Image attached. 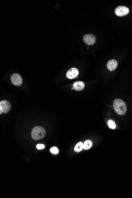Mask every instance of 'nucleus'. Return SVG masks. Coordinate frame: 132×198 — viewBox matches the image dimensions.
<instances>
[{
  "instance_id": "nucleus-1",
  "label": "nucleus",
  "mask_w": 132,
  "mask_h": 198,
  "mask_svg": "<svg viewBox=\"0 0 132 198\" xmlns=\"http://www.w3.org/2000/svg\"><path fill=\"white\" fill-rule=\"evenodd\" d=\"M113 107L115 112L118 115H124L127 112V107L126 103L119 98L114 100Z\"/></svg>"
},
{
  "instance_id": "nucleus-2",
  "label": "nucleus",
  "mask_w": 132,
  "mask_h": 198,
  "mask_svg": "<svg viewBox=\"0 0 132 198\" xmlns=\"http://www.w3.org/2000/svg\"><path fill=\"white\" fill-rule=\"evenodd\" d=\"M46 131L43 128L40 126L35 127L31 131V137L35 141L42 139L46 135Z\"/></svg>"
},
{
  "instance_id": "nucleus-3",
  "label": "nucleus",
  "mask_w": 132,
  "mask_h": 198,
  "mask_svg": "<svg viewBox=\"0 0 132 198\" xmlns=\"http://www.w3.org/2000/svg\"><path fill=\"white\" fill-rule=\"evenodd\" d=\"M129 12V10L127 7L119 6L115 9V13L118 16L122 17L127 15Z\"/></svg>"
},
{
  "instance_id": "nucleus-4",
  "label": "nucleus",
  "mask_w": 132,
  "mask_h": 198,
  "mask_svg": "<svg viewBox=\"0 0 132 198\" xmlns=\"http://www.w3.org/2000/svg\"><path fill=\"white\" fill-rule=\"evenodd\" d=\"M11 81L13 85L20 86L23 83V80L21 76L17 73H14L11 75Z\"/></svg>"
},
{
  "instance_id": "nucleus-5",
  "label": "nucleus",
  "mask_w": 132,
  "mask_h": 198,
  "mask_svg": "<svg viewBox=\"0 0 132 198\" xmlns=\"http://www.w3.org/2000/svg\"><path fill=\"white\" fill-rule=\"evenodd\" d=\"M83 39V42L89 46L94 45L96 42L95 36L91 34L84 35Z\"/></svg>"
},
{
  "instance_id": "nucleus-6",
  "label": "nucleus",
  "mask_w": 132,
  "mask_h": 198,
  "mask_svg": "<svg viewBox=\"0 0 132 198\" xmlns=\"http://www.w3.org/2000/svg\"><path fill=\"white\" fill-rule=\"evenodd\" d=\"M11 108V104L7 100H3L0 102V110H1L3 113L8 112Z\"/></svg>"
},
{
  "instance_id": "nucleus-7",
  "label": "nucleus",
  "mask_w": 132,
  "mask_h": 198,
  "mask_svg": "<svg viewBox=\"0 0 132 198\" xmlns=\"http://www.w3.org/2000/svg\"><path fill=\"white\" fill-rule=\"evenodd\" d=\"M78 74V69L76 68H72L66 72V76L69 79H73L77 77Z\"/></svg>"
},
{
  "instance_id": "nucleus-8",
  "label": "nucleus",
  "mask_w": 132,
  "mask_h": 198,
  "mask_svg": "<svg viewBox=\"0 0 132 198\" xmlns=\"http://www.w3.org/2000/svg\"><path fill=\"white\" fill-rule=\"evenodd\" d=\"M118 65L117 61L115 59H112L108 61L107 64V68L110 71H114L116 69Z\"/></svg>"
},
{
  "instance_id": "nucleus-9",
  "label": "nucleus",
  "mask_w": 132,
  "mask_h": 198,
  "mask_svg": "<svg viewBox=\"0 0 132 198\" xmlns=\"http://www.w3.org/2000/svg\"><path fill=\"white\" fill-rule=\"evenodd\" d=\"M73 88L77 91H80L85 88V83L82 81H77L73 84Z\"/></svg>"
},
{
  "instance_id": "nucleus-10",
  "label": "nucleus",
  "mask_w": 132,
  "mask_h": 198,
  "mask_svg": "<svg viewBox=\"0 0 132 198\" xmlns=\"http://www.w3.org/2000/svg\"><path fill=\"white\" fill-rule=\"evenodd\" d=\"M92 141L90 140H87L83 143V149L85 150H89L92 147Z\"/></svg>"
},
{
  "instance_id": "nucleus-11",
  "label": "nucleus",
  "mask_w": 132,
  "mask_h": 198,
  "mask_svg": "<svg viewBox=\"0 0 132 198\" xmlns=\"http://www.w3.org/2000/svg\"><path fill=\"white\" fill-rule=\"evenodd\" d=\"M83 149V144L82 142H79L77 144L74 148V150L76 152H80Z\"/></svg>"
},
{
  "instance_id": "nucleus-12",
  "label": "nucleus",
  "mask_w": 132,
  "mask_h": 198,
  "mask_svg": "<svg viewBox=\"0 0 132 198\" xmlns=\"http://www.w3.org/2000/svg\"><path fill=\"white\" fill-rule=\"evenodd\" d=\"M108 124L109 127L110 129H115L116 127V124L115 122H114L112 120H110L108 121Z\"/></svg>"
},
{
  "instance_id": "nucleus-13",
  "label": "nucleus",
  "mask_w": 132,
  "mask_h": 198,
  "mask_svg": "<svg viewBox=\"0 0 132 198\" xmlns=\"http://www.w3.org/2000/svg\"><path fill=\"white\" fill-rule=\"evenodd\" d=\"M50 151L52 153L54 154H57L59 153V150L58 148L56 147H54L51 148Z\"/></svg>"
},
{
  "instance_id": "nucleus-14",
  "label": "nucleus",
  "mask_w": 132,
  "mask_h": 198,
  "mask_svg": "<svg viewBox=\"0 0 132 198\" xmlns=\"http://www.w3.org/2000/svg\"><path fill=\"white\" fill-rule=\"evenodd\" d=\"M45 148V146L42 144H38L37 145V148L38 150H42Z\"/></svg>"
},
{
  "instance_id": "nucleus-15",
  "label": "nucleus",
  "mask_w": 132,
  "mask_h": 198,
  "mask_svg": "<svg viewBox=\"0 0 132 198\" xmlns=\"http://www.w3.org/2000/svg\"><path fill=\"white\" fill-rule=\"evenodd\" d=\"M0 112H0V114H1L2 113H3V112H2L1 110H0Z\"/></svg>"
}]
</instances>
